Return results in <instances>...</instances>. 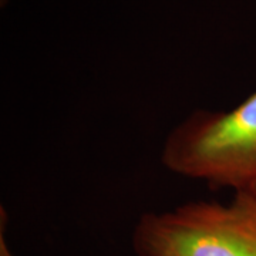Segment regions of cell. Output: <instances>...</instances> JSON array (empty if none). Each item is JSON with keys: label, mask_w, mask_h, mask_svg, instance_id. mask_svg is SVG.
Masks as SVG:
<instances>
[{"label": "cell", "mask_w": 256, "mask_h": 256, "mask_svg": "<svg viewBox=\"0 0 256 256\" xmlns=\"http://www.w3.org/2000/svg\"><path fill=\"white\" fill-rule=\"evenodd\" d=\"M131 240L138 256H256V194L144 214Z\"/></svg>", "instance_id": "cell-2"}, {"label": "cell", "mask_w": 256, "mask_h": 256, "mask_svg": "<svg viewBox=\"0 0 256 256\" xmlns=\"http://www.w3.org/2000/svg\"><path fill=\"white\" fill-rule=\"evenodd\" d=\"M162 164L210 186L248 190L256 182V92L230 111H196L165 138Z\"/></svg>", "instance_id": "cell-1"}, {"label": "cell", "mask_w": 256, "mask_h": 256, "mask_svg": "<svg viewBox=\"0 0 256 256\" xmlns=\"http://www.w3.org/2000/svg\"><path fill=\"white\" fill-rule=\"evenodd\" d=\"M6 215H4V210L2 208V230H0V256H14L10 250L9 244L4 238V222H6Z\"/></svg>", "instance_id": "cell-3"}, {"label": "cell", "mask_w": 256, "mask_h": 256, "mask_svg": "<svg viewBox=\"0 0 256 256\" xmlns=\"http://www.w3.org/2000/svg\"><path fill=\"white\" fill-rule=\"evenodd\" d=\"M248 190H250V191H252V192H255V194H256V182L254 184V185H252V186H250V188H248Z\"/></svg>", "instance_id": "cell-4"}]
</instances>
